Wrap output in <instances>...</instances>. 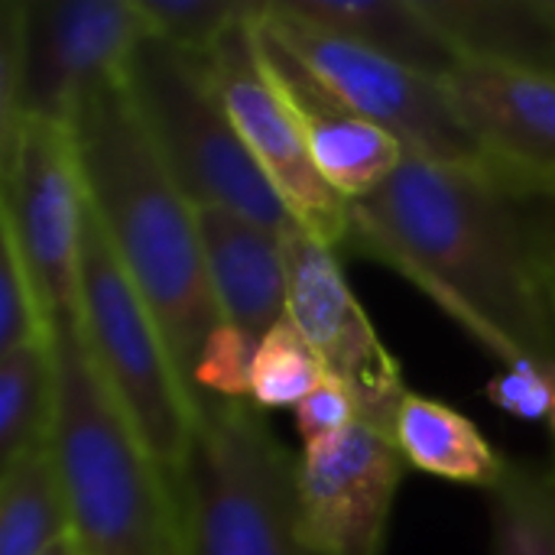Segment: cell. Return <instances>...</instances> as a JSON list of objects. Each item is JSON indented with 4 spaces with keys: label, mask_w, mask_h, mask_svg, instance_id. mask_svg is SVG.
Instances as JSON below:
<instances>
[{
    "label": "cell",
    "mask_w": 555,
    "mask_h": 555,
    "mask_svg": "<svg viewBox=\"0 0 555 555\" xmlns=\"http://www.w3.org/2000/svg\"><path fill=\"white\" fill-rule=\"evenodd\" d=\"M286 13L410 68L446 75L459 55L420 0H276Z\"/></svg>",
    "instance_id": "cell-16"
},
{
    "label": "cell",
    "mask_w": 555,
    "mask_h": 555,
    "mask_svg": "<svg viewBox=\"0 0 555 555\" xmlns=\"http://www.w3.org/2000/svg\"><path fill=\"white\" fill-rule=\"evenodd\" d=\"M124 88L156 153L195 208H228L276 234L296 228L234 130L205 55L146 36L124 68Z\"/></svg>",
    "instance_id": "cell-6"
},
{
    "label": "cell",
    "mask_w": 555,
    "mask_h": 555,
    "mask_svg": "<svg viewBox=\"0 0 555 555\" xmlns=\"http://www.w3.org/2000/svg\"><path fill=\"white\" fill-rule=\"evenodd\" d=\"M88 189L75 133L52 120H23L0 156V231H7L55 319H81V241Z\"/></svg>",
    "instance_id": "cell-8"
},
{
    "label": "cell",
    "mask_w": 555,
    "mask_h": 555,
    "mask_svg": "<svg viewBox=\"0 0 555 555\" xmlns=\"http://www.w3.org/2000/svg\"><path fill=\"white\" fill-rule=\"evenodd\" d=\"M46 555H85V550H81L78 537L72 533V537H65L62 543H55V546H52Z\"/></svg>",
    "instance_id": "cell-29"
},
{
    "label": "cell",
    "mask_w": 555,
    "mask_h": 555,
    "mask_svg": "<svg viewBox=\"0 0 555 555\" xmlns=\"http://www.w3.org/2000/svg\"><path fill=\"white\" fill-rule=\"evenodd\" d=\"M208 283L228 325L260 341L286 319L283 234L228 208H195Z\"/></svg>",
    "instance_id": "cell-15"
},
{
    "label": "cell",
    "mask_w": 555,
    "mask_h": 555,
    "mask_svg": "<svg viewBox=\"0 0 555 555\" xmlns=\"http://www.w3.org/2000/svg\"><path fill=\"white\" fill-rule=\"evenodd\" d=\"M546 7H550V13H553V20H555V0H546Z\"/></svg>",
    "instance_id": "cell-31"
},
{
    "label": "cell",
    "mask_w": 555,
    "mask_h": 555,
    "mask_svg": "<svg viewBox=\"0 0 555 555\" xmlns=\"http://www.w3.org/2000/svg\"><path fill=\"white\" fill-rule=\"evenodd\" d=\"M59 420V364L52 341L0 354V468L52 449Z\"/></svg>",
    "instance_id": "cell-20"
},
{
    "label": "cell",
    "mask_w": 555,
    "mask_h": 555,
    "mask_svg": "<svg viewBox=\"0 0 555 555\" xmlns=\"http://www.w3.org/2000/svg\"><path fill=\"white\" fill-rule=\"evenodd\" d=\"M150 33L192 55H208L237 23L254 20L267 0H137Z\"/></svg>",
    "instance_id": "cell-23"
},
{
    "label": "cell",
    "mask_w": 555,
    "mask_h": 555,
    "mask_svg": "<svg viewBox=\"0 0 555 555\" xmlns=\"http://www.w3.org/2000/svg\"><path fill=\"white\" fill-rule=\"evenodd\" d=\"M205 65L234 130L289 218L306 234L341 254L351 234V202L319 176L299 124L263 65L254 20L237 23L205 55Z\"/></svg>",
    "instance_id": "cell-10"
},
{
    "label": "cell",
    "mask_w": 555,
    "mask_h": 555,
    "mask_svg": "<svg viewBox=\"0 0 555 555\" xmlns=\"http://www.w3.org/2000/svg\"><path fill=\"white\" fill-rule=\"evenodd\" d=\"M406 459L364 423L306 446L296 462L299 520L322 555H384Z\"/></svg>",
    "instance_id": "cell-12"
},
{
    "label": "cell",
    "mask_w": 555,
    "mask_h": 555,
    "mask_svg": "<svg viewBox=\"0 0 555 555\" xmlns=\"http://www.w3.org/2000/svg\"><path fill=\"white\" fill-rule=\"evenodd\" d=\"M257 16H254V33L263 65L273 85L280 88L283 101L289 104L319 176L348 202H361L374 195L403 166L406 159L403 143L384 127L338 104L283 46H276L263 33Z\"/></svg>",
    "instance_id": "cell-14"
},
{
    "label": "cell",
    "mask_w": 555,
    "mask_h": 555,
    "mask_svg": "<svg viewBox=\"0 0 555 555\" xmlns=\"http://www.w3.org/2000/svg\"><path fill=\"white\" fill-rule=\"evenodd\" d=\"M257 341L241 328L221 322L202 345L192 367V387L202 397L218 400H250V371H254Z\"/></svg>",
    "instance_id": "cell-25"
},
{
    "label": "cell",
    "mask_w": 555,
    "mask_h": 555,
    "mask_svg": "<svg viewBox=\"0 0 555 555\" xmlns=\"http://www.w3.org/2000/svg\"><path fill=\"white\" fill-rule=\"evenodd\" d=\"M459 59L555 72V20L546 0H420Z\"/></svg>",
    "instance_id": "cell-17"
},
{
    "label": "cell",
    "mask_w": 555,
    "mask_h": 555,
    "mask_svg": "<svg viewBox=\"0 0 555 555\" xmlns=\"http://www.w3.org/2000/svg\"><path fill=\"white\" fill-rule=\"evenodd\" d=\"M498 169V166H494ZM504 172V169H501ZM517 192L524 195L527 202V211L533 218V228H537V241L543 247V257H546V267L555 280V172H543V176H517V172H504Z\"/></svg>",
    "instance_id": "cell-28"
},
{
    "label": "cell",
    "mask_w": 555,
    "mask_h": 555,
    "mask_svg": "<svg viewBox=\"0 0 555 555\" xmlns=\"http://www.w3.org/2000/svg\"><path fill=\"white\" fill-rule=\"evenodd\" d=\"M345 254L410 280L507 367L555 371V280L524 195L488 159L406 156L351 202Z\"/></svg>",
    "instance_id": "cell-1"
},
{
    "label": "cell",
    "mask_w": 555,
    "mask_h": 555,
    "mask_svg": "<svg viewBox=\"0 0 555 555\" xmlns=\"http://www.w3.org/2000/svg\"><path fill=\"white\" fill-rule=\"evenodd\" d=\"M393 442L410 468L485 491L498 488L511 465L465 413L413 390L397 413Z\"/></svg>",
    "instance_id": "cell-18"
},
{
    "label": "cell",
    "mask_w": 555,
    "mask_h": 555,
    "mask_svg": "<svg viewBox=\"0 0 555 555\" xmlns=\"http://www.w3.org/2000/svg\"><path fill=\"white\" fill-rule=\"evenodd\" d=\"M550 433H553V439H555V403H553V413H550Z\"/></svg>",
    "instance_id": "cell-30"
},
{
    "label": "cell",
    "mask_w": 555,
    "mask_h": 555,
    "mask_svg": "<svg viewBox=\"0 0 555 555\" xmlns=\"http://www.w3.org/2000/svg\"><path fill=\"white\" fill-rule=\"evenodd\" d=\"M20 3V114L72 127L150 33L137 0H16Z\"/></svg>",
    "instance_id": "cell-9"
},
{
    "label": "cell",
    "mask_w": 555,
    "mask_h": 555,
    "mask_svg": "<svg viewBox=\"0 0 555 555\" xmlns=\"http://www.w3.org/2000/svg\"><path fill=\"white\" fill-rule=\"evenodd\" d=\"M81 332L91 361L146 455L179 485L202 393L189 387L146 299L88 205L81 241Z\"/></svg>",
    "instance_id": "cell-5"
},
{
    "label": "cell",
    "mask_w": 555,
    "mask_h": 555,
    "mask_svg": "<svg viewBox=\"0 0 555 555\" xmlns=\"http://www.w3.org/2000/svg\"><path fill=\"white\" fill-rule=\"evenodd\" d=\"M72 537V507L55 449L0 468V555H46Z\"/></svg>",
    "instance_id": "cell-19"
},
{
    "label": "cell",
    "mask_w": 555,
    "mask_h": 555,
    "mask_svg": "<svg viewBox=\"0 0 555 555\" xmlns=\"http://www.w3.org/2000/svg\"><path fill=\"white\" fill-rule=\"evenodd\" d=\"M488 400L524 423H550L555 403V371H546L540 364L520 361L504 367L494 380L485 387Z\"/></svg>",
    "instance_id": "cell-26"
},
{
    "label": "cell",
    "mask_w": 555,
    "mask_h": 555,
    "mask_svg": "<svg viewBox=\"0 0 555 555\" xmlns=\"http://www.w3.org/2000/svg\"><path fill=\"white\" fill-rule=\"evenodd\" d=\"M52 341V315L13 237L0 231V354Z\"/></svg>",
    "instance_id": "cell-24"
},
{
    "label": "cell",
    "mask_w": 555,
    "mask_h": 555,
    "mask_svg": "<svg viewBox=\"0 0 555 555\" xmlns=\"http://www.w3.org/2000/svg\"><path fill=\"white\" fill-rule=\"evenodd\" d=\"M283 244L289 276L286 319L312 345L322 367L354 393L361 423L393 439V423L410 390L400 361L348 286L338 250L299 224L283 234Z\"/></svg>",
    "instance_id": "cell-11"
},
{
    "label": "cell",
    "mask_w": 555,
    "mask_h": 555,
    "mask_svg": "<svg viewBox=\"0 0 555 555\" xmlns=\"http://www.w3.org/2000/svg\"><path fill=\"white\" fill-rule=\"evenodd\" d=\"M257 23L283 46L338 104L393 133L406 156L439 163H481L478 143L459 124L439 75L377 55L351 39L325 33L276 0H267Z\"/></svg>",
    "instance_id": "cell-7"
},
{
    "label": "cell",
    "mask_w": 555,
    "mask_h": 555,
    "mask_svg": "<svg viewBox=\"0 0 555 555\" xmlns=\"http://www.w3.org/2000/svg\"><path fill=\"white\" fill-rule=\"evenodd\" d=\"M442 85L491 166L517 176L555 172V72L459 59Z\"/></svg>",
    "instance_id": "cell-13"
},
{
    "label": "cell",
    "mask_w": 555,
    "mask_h": 555,
    "mask_svg": "<svg viewBox=\"0 0 555 555\" xmlns=\"http://www.w3.org/2000/svg\"><path fill=\"white\" fill-rule=\"evenodd\" d=\"M72 133L88 205L192 387L198 351L224 322L205 270L198 211L156 153L124 81L91 94Z\"/></svg>",
    "instance_id": "cell-2"
},
{
    "label": "cell",
    "mask_w": 555,
    "mask_h": 555,
    "mask_svg": "<svg viewBox=\"0 0 555 555\" xmlns=\"http://www.w3.org/2000/svg\"><path fill=\"white\" fill-rule=\"evenodd\" d=\"M293 416H296V433L302 439V449L325 442L332 436H341L345 429L361 423L354 393L332 374H325V380L293 410Z\"/></svg>",
    "instance_id": "cell-27"
},
{
    "label": "cell",
    "mask_w": 555,
    "mask_h": 555,
    "mask_svg": "<svg viewBox=\"0 0 555 555\" xmlns=\"http://www.w3.org/2000/svg\"><path fill=\"white\" fill-rule=\"evenodd\" d=\"M55 459L85 555H192L179 485L146 455L104 387L81 319L52 322Z\"/></svg>",
    "instance_id": "cell-3"
},
{
    "label": "cell",
    "mask_w": 555,
    "mask_h": 555,
    "mask_svg": "<svg viewBox=\"0 0 555 555\" xmlns=\"http://www.w3.org/2000/svg\"><path fill=\"white\" fill-rule=\"evenodd\" d=\"M296 462L250 400L202 397L179 478L192 555H322L302 533Z\"/></svg>",
    "instance_id": "cell-4"
},
{
    "label": "cell",
    "mask_w": 555,
    "mask_h": 555,
    "mask_svg": "<svg viewBox=\"0 0 555 555\" xmlns=\"http://www.w3.org/2000/svg\"><path fill=\"white\" fill-rule=\"evenodd\" d=\"M325 374L328 371L322 367L312 345L289 319H283L257 341L250 371V403L257 410H296L325 380Z\"/></svg>",
    "instance_id": "cell-22"
},
{
    "label": "cell",
    "mask_w": 555,
    "mask_h": 555,
    "mask_svg": "<svg viewBox=\"0 0 555 555\" xmlns=\"http://www.w3.org/2000/svg\"><path fill=\"white\" fill-rule=\"evenodd\" d=\"M491 555H555V465L511 462L488 491Z\"/></svg>",
    "instance_id": "cell-21"
}]
</instances>
